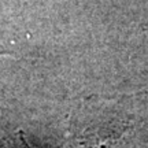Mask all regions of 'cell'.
<instances>
[{
    "label": "cell",
    "instance_id": "obj_1",
    "mask_svg": "<svg viewBox=\"0 0 148 148\" xmlns=\"http://www.w3.org/2000/svg\"><path fill=\"white\" fill-rule=\"evenodd\" d=\"M0 53H4V52H1V51H0Z\"/></svg>",
    "mask_w": 148,
    "mask_h": 148
}]
</instances>
